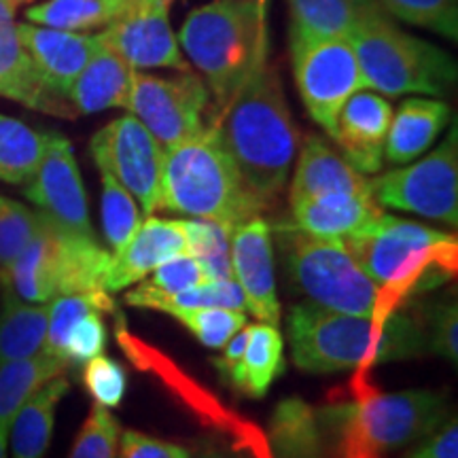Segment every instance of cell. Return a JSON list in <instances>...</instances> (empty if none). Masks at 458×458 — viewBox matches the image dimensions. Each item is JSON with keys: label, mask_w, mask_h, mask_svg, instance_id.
<instances>
[{"label": "cell", "mask_w": 458, "mask_h": 458, "mask_svg": "<svg viewBox=\"0 0 458 458\" xmlns=\"http://www.w3.org/2000/svg\"><path fill=\"white\" fill-rule=\"evenodd\" d=\"M128 3H131V4H136V3H140V0H128Z\"/></svg>", "instance_id": "49"}, {"label": "cell", "mask_w": 458, "mask_h": 458, "mask_svg": "<svg viewBox=\"0 0 458 458\" xmlns=\"http://www.w3.org/2000/svg\"><path fill=\"white\" fill-rule=\"evenodd\" d=\"M365 88L377 94L442 98L456 81V62L437 45L403 32L376 0H363L351 37Z\"/></svg>", "instance_id": "7"}, {"label": "cell", "mask_w": 458, "mask_h": 458, "mask_svg": "<svg viewBox=\"0 0 458 458\" xmlns=\"http://www.w3.org/2000/svg\"><path fill=\"white\" fill-rule=\"evenodd\" d=\"M179 41L182 55L208 85L215 113H219L267 62V0H213L202 4L187 15Z\"/></svg>", "instance_id": "4"}, {"label": "cell", "mask_w": 458, "mask_h": 458, "mask_svg": "<svg viewBox=\"0 0 458 458\" xmlns=\"http://www.w3.org/2000/svg\"><path fill=\"white\" fill-rule=\"evenodd\" d=\"M371 193L369 179L317 134L306 136L289 191V204L320 193Z\"/></svg>", "instance_id": "22"}, {"label": "cell", "mask_w": 458, "mask_h": 458, "mask_svg": "<svg viewBox=\"0 0 458 458\" xmlns=\"http://www.w3.org/2000/svg\"><path fill=\"white\" fill-rule=\"evenodd\" d=\"M327 439L318 411L306 401L286 399L276 405L272 444L278 458H327Z\"/></svg>", "instance_id": "28"}, {"label": "cell", "mask_w": 458, "mask_h": 458, "mask_svg": "<svg viewBox=\"0 0 458 458\" xmlns=\"http://www.w3.org/2000/svg\"><path fill=\"white\" fill-rule=\"evenodd\" d=\"M26 0H0V98L20 102L32 111L72 119L71 102L57 98L45 88L30 55L17 37L15 13Z\"/></svg>", "instance_id": "19"}, {"label": "cell", "mask_w": 458, "mask_h": 458, "mask_svg": "<svg viewBox=\"0 0 458 458\" xmlns=\"http://www.w3.org/2000/svg\"><path fill=\"white\" fill-rule=\"evenodd\" d=\"M9 452V427L0 425V458H7Z\"/></svg>", "instance_id": "48"}, {"label": "cell", "mask_w": 458, "mask_h": 458, "mask_svg": "<svg viewBox=\"0 0 458 458\" xmlns=\"http://www.w3.org/2000/svg\"><path fill=\"white\" fill-rule=\"evenodd\" d=\"M159 208L216 221L232 232L267 206L246 185L210 123L196 139L164 148Z\"/></svg>", "instance_id": "5"}, {"label": "cell", "mask_w": 458, "mask_h": 458, "mask_svg": "<svg viewBox=\"0 0 458 458\" xmlns=\"http://www.w3.org/2000/svg\"><path fill=\"white\" fill-rule=\"evenodd\" d=\"M246 342H249V325H246L244 329H240L236 335L229 340L225 346V351H223V354L219 359H215V368L216 371H219L221 377H225L232 374V369L236 368V365L242 360V354H244V348H246Z\"/></svg>", "instance_id": "46"}, {"label": "cell", "mask_w": 458, "mask_h": 458, "mask_svg": "<svg viewBox=\"0 0 458 458\" xmlns=\"http://www.w3.org/2000/svg\"><path fill=\"white\" fill-rule=\"evenodd\" d=\"M68 368V360L47 351L0 365V425L9 427L17 410L49 380L66 376Z\"/></svg>", "instance_id": "29"}, {"label": "cell", "mask_w": 458, "mask_h": 458, "mask_svg": "<svg viewBox=\"0 0 458 458\" xmlns=\"http://www.w3.org/2000/svg\"><path fill=\"white\" fill-rule=\"evenodd\" d=\"M182 232L187 240V255L198 259L208 280H232V232L221 223L208 219H185Z\"/></svg>", "instance_id": "34"}, {"label": "cell", "mask_w": 458, "mask_h": 458, "mask_svg": "<svg viewBox=\"0 0 458 458\" xmlns=\"http://www.w3.org/2000/svg\"><path fill=\"white\" fill-rule=\"evenodd\" d=\"M232 270L233 280L244 295V306L259 323H280L276 297V267H274L272 227L263 216L240 223L232 229Z\"/></svg>", "instance_id": "16"}, {"label": "cell", "mask_w": 458, "mask_h": 458, "mask_svg": "<svg viewBox=\"0 0 458 458\" xmlns=\"http://www.w3.org/2000/svg\"><path fill=\"white\" fill-rule=\"evenodd\" d=\"M24 196L68 232L94 236L89 202L79 172L71 140L57 131H47V147L37 172L24 185Z\"/></svg>", "instance_id": "14"}, {"label": "cell", "mask_w": 458, "mask_h": 458, "mask_svg": "<svg viewBox=\"0 0 458 458\" xmlns=\"http://www.w3.org/2000/svg\"><path fill=\"white\" fill-rule=\"evenodd\" d=\"M172 0H140L128 13L111 21L100 32L102 43L117 51L136 71L174 68L189 71L176 34L170 26Z\"/></svg>", "instance_id": "15"}, {"label": "cell", "mask_w": 458, "mask_h": 458, "mask_svg": "<svg viewBox=\"0 0 458 458\" xmlns=\"http://www.w3.org/2000/svg\"><path fill=\"white\" fill-rule=\"evenodd\" d=\"M208 278H206L198 259H193L187 253L176 255L164 261L162 266H157L156 270L148 274V278L140 280L136 289L125 293V303L134 308H147L148 310L153 301L182 293V291L202 284Z\"/></svg>", "instance_id": "33"}, {"label": "cell", "mask_w": 458, "mask_h": 458, "mask_svg": "<svg viewBox=\"0 0 458 458\" xmlns=\"http://www.w3.org/2000/svg\"><path fill=\"white\" fill-rule=\"evenodd\" d=\"M344 458H376L416 445L448 420V399L435 391L377 393L365 385L354 401L318 411Z\"/></svg>", "instance_id": "6"}, {"label": "cell", "mask_w": 458, "mask_h": 458, "mask_svg": "<svg viewBox=\"0 0 458 458\" xmlns=\"http://www.w3.org/2000/svg\"><path fill=\"white\" fill-rule=\"evenodd\" d=\"M102 181L100 215L102 229H105L106 244L111 246V255L119 253L123 244L128 242L131 233L136 232L140 223L139 204L131 198V193L119 182L108 170H98Z\"/></svg>", "instance_id": "35"}, {"label": "cell", "mask_w": 458, "mask_h": 458, "mask_svg": "<svg viewBox=\"0 0 458 458\" xmlns=\"http://www.w3.org/2000/svg\"><path fill=\"white\" fill-rule=\"evenodd\" d=\"M182 253H187L182 223L148 216L139 223L123 249L111 255L105 289L108 293L128 289V286L145 280L164 261Z\"/></svg>", "instance_id": "20"}, {"label": "cell", "mask_w": 458, "mask_h": 458, "mask_svg": "<svg viewBox=\"0 0 458 458\" xmlns=\"http://www.w3.org/2000/svg\"><path fill=\"white\" fill-rule=\"evenodd\" d=\"M363 0H289L291 37H351Z\"/></svg>", "instance_id": "32"}, {"label": "cell", "mask_w": 458, "mask_h": 458, "mask_svg": "<svg viewBox=\"0 0 458 458\" xmlns=\"http://www.w3.org/2000/svg\"><path fill=\"white\" fill-rule=\"evenodd\" d=\"M391 119V102L368 89L351 96L337 114L331 139L340 148L342 157L360 174H377L385 165V145Z\"/></svg>", "instance_id": "18"}, {"label": "cell", "mask_w": 458, "mask_h": 458, "mask_svg": "<svg viewBox=\"0 0 458 458\" xmlns=\"http://www.w3.org/2000/svg\"><path fill=\"white\" fill-rule=\"evenodd\" d=\"M458 308L454 300L425 303L414 320L425 335L427 351L456 365L458 360Z\"/></svg>", "instance_id": "38"}, {"label": "cell", "mask_w": 458, "mask_h": 458, "mask_svg": "<svg viewBox=\"0 0 458 458\" xmlns=\"http://www.w3.org/2000/svg\"><path fill=\"white\" fill-rule=\"evenodd\" d=\"M284 272L293 291L327 310L374 317L380 286L360 270L342 240L317 238L293 223L276 227Z\"/></svg>", "instance_id": "9"}, {"label": "cell", "mask_w": 458, "mask_h": 458, "mask_svg": "<svg viewBox=\"0 0 458 458\" xmlns=\"http://www.w3.org/2000/svg\"><path fill=\"white\" fill-rule=\"evenodd\" d=\"M134 7L128 0H45L26 9L30 24L83 32L105 28Z\"/></svg>", "instance_id": "30"}, {"label": "cell", "mask_w": 458, "mask_h": 458, "mask_svg": "<svg viewBox=\"0 0 458 458\" xmlns=\"http://www.w3.org/2000/svg\"><path fill=\"white\" fill-rule=\"evenodd\" d=\"M286 334L293 363L308 374H335L428 352L414 317L401 310L380 320L301 301L289 310Z\"/></svg>", "instance_id": "2"}, {"label": "cell", "mask_w": 458, "mask_h": 458, "mask_svg": "<svg viewBox=\"0 0 458 458\" xmlns=\"http://www.w3.org/2000/svg\"><path fill=\"white\" fill-rule=\"evenodd\" d=\"M283 351V335L274 325H250L242 360L227 376L229 385L236 388L238 393L246 394V397H266L272 382L276 380L284 368Z\"/></svg>", "instance_id": "27"}, {"label": "cell", "mask_w": 458, "mask_h": 458, "mask_svg": "<svg viewBox=\"0 0 458 458\" xmlns=\"http://www.w3.org/2000/svg\"><path fill=\"white\" fill-rule=\"evenodd\" d=\"M174 318L206 348L221 351L225 344L246 327V314L229 308H202V310L179 312Z\"/></svg>", "instance_id": "39"}, {"label": "cell", "mask_w": 458, "mask_h": 458, "mask_svg": "<svg viewBox=\"0 0 458 458\" xmlns=\"http://www.w3.org/2000/svg\"><path fill=\"white\" fill-rule=\"evenodd\" d=\"M191 450L181 444L151 437L134 428H125L119 435L117 456L114 458H191Z\"/></svg>", "instance_id": "44"}, {"label": "cell", "mask_w": 458, "mask_h": 458, "mask_svg": "<svg viewBox=\"0 0 458 458\" xmlns=\"http://www.w3.org/2000/svg\"><path fill=\"white\" fill-rule=\"evenodd\" d=\"M71 388L66 376H57L38 388L30 399L17 410L9 425L11 454L13 458H43L54 437L55 410Z\"/></svg>", "instance_id": "26"}, {"label": "cell", "mask_w": 458, "mask_h": 458, "mask_svg": "<svg viewBox=\"0 0 458 458\" xmlns=\"http://www.w3.org/2000/svg\"><path fill=\"white\" fill-rule=\"evenodd\" d=\"M382 215L371 193H320L291 204V223L317 238L344 240Z\"/></svg>", "instance_id": "21"}, {"label": "cell", "mask_w": 458, "mask_h": 458, "mask_svg": "<svg viewBox=\"0 0 458 458\" xmlns=\"http://www.w3.org/2000/svg\"><path fill=\"white\" fill-rule=\"evenodd\" d=\"M388 15L405 24L458 38V0H376Z\"/></svg>", "instance_id": "37"}, {"label": "cell", "mask_w": 458, "mask_h": 458, "mask_svg": "<svg viewBox=\"0 0 458 458\" xmlns=\"http://www.w3.org/2000/svg\"><path fill=\"white\" fill-rule=\"evenodd\" d=\"M199 458H249L242 452H233V450H223V448H213L206 450Z\"/></svg>", "instance_id": "47"}, {"label": "cell", "mask_w": 458, "mask_h": 458, "mask_svg": "<svg viewBox=\"0 0 458 458\" xmlns=\"http://www.w3.org/2000/svg\"><path fill=\"white\" fill-rule=\"evenodd\" d=\"M47 335V303L21 300L0 274V365L34 357Z\"/></svg>", "instance_id": "25"}, {"label": "cell", "mask_w": 458, "mask_h": 458, "mask_svg": "<svg viewBox=\"0 0 458 458\" xmlns=\"http://www.w3.org/2000/svg\"><path fill=\"white\" fill-rule=\"evenodd\" d=\"M108 266L111 250L96 236L68 232L41 215L30 242L0 274L21 300L47 303L55 295H111L105 289Z\"/></svg>", "instance_id": "8"}, {"label": "cell", "mask_w": 458, "mask_h": 458, "mask_svg": "<svg viewBox=\"0 0 458 458\" xmlns=\"http://www.w3.org/2000/svg\"><path fill=\"white\" fill-rule=\"evenodd\" d=\"M106 325L100 310H89L68 329L62 346V357L71 368H83L88 360L105 352L106 348Z\"/></svg>", "instance_id": "43"}, {"label": "cell", "mask_w": 458, "mask_h": 458, "mask_svg": "<svg viewBox=\"0 0 458 458\" xmlns=\"http://www.w3.org/2000/svg\"><path fill=\"white\" fill-rule=\"evenodd\" d=\"M210 102L202 74L182 71L174 77H157L136 71L128 111L168 148L196 139L208 128Z\"/></svg>", "instance_id": "12"}, {"label": "cell", "mask_w": 458, "mask_h": 458, "mask_svg": "<svg viewBox=\"0 0 458 458\" xmlns=\"http://www.w3.org/2000/svg\"><path fill=\"white\" fill-rule=\"evenodd\" d=\"M450 106L437 98L403 100L397 113H393L391 128L386 134L385 159L393 165L414 162L427 153L437 136L450 123Z\"/></svg>", "instance_id": "24"}, {"label": "cell", "mask_w": 458, "mask_h": 458, "mask_svg": "<svg viewBox=\"0 0 458 458\" xmlns=\"http://www.w3.org/2000/svg\"><path fill=\"white\" fill-rule=\"evenodd\" d=\"M371 196L382 208L405 210L445 225H458V136L456 125L435 151L414 164L369 179Z\"/></svg>", "instance_id": "10"}, {"label": "cell", "mask_w": 458, "mask_h": 458, "mask_svg": "<svg viewBox=\"0 0 458 458\" xmlns=\"http://www.w3.org/2000/svg\"><path fill=\"white\" fill-rule=\"evenodd\" d=\"M98 170H108L131 193L145 215L159 208L164 147L134 114H123L96 131L89 142Z\"/></svg>", "instance_id": "13"}, {"label": "cell", "mask_w": 458, "mask_h": 458, "mask_svg": "<svg viewBox=\"0 0 458 458\" xmlns=\"http://www.w3.org/2000/svg\"><path fill=\"white\" fill-rule=\"evenodd\" d=\"M122 425L105 405H91L83 427L79 428L68 458H114Z\"/></svg>", "instance_id": "40"}, {"label": "cell", "mask_w": 458, "mask_h": 458, "mask_svg": "<svg viewBox=\"0 0 458 458\" xmlns=\"http://www.w3.org/2000/svg\"><path fill=\"white\" fill-rule=\"evenodd\" d=\"M210 123L250 191L272 206L284 191L300 142L276 66L263 62Z\"/></svg>", "instance_id": "1"}, {"label": "cell", "mask_w": 458, "mask_h": 458, "mask_svg": "<svg viewBox=\"0 0 458 458\" xmlns=\"http://www.w3.org/2000/svg\"><path fill=\"white\" fill-rule=\"evenodd\" d=\"M202 308H229V310H246L242 289L236 280H206V283L191 286L172 297H164L151 303L148 310H159L164 314L191 312Z\"/></svg>", "instance_id": "36"}, {"label": "cell", "mask_w": 458, "mask_h": 458, "mask_svg": "<svg viewBox=\"0 0 458 458\" xmlns=\"http://www.w3.org/2000/svg\"><path fill=\"white\" fill-rule=\"evenodd\" d=\"M47 147V131L0 114V182L26 185L37 172Z\"/></svg>", "instance_id": "31"}, {"label": "cell", "mask_w": 458, "mask_h": 458, "mask_svg": "<svg viewBox=\"0 0 458 458\" xmlns=\"http://www.w3.org/2000/svg\"><path fill=\"white\" fill-rule=\"evenodd\" d=\"M83 386L96 403L113 410L122 405L128 391V374L119 360L98 354L83 365Z\"/></svg>", "instance_id": "42"}, {"label": "cell", "mask_w": 458, "mask_h": 458, "mask_svg": "<svg viewBox=\"0 0 458 458\" xmlns=\"http://www.w3.org/2000/svg\"><path fill=\"white\" fill-rule=\"evenodd\" d=\"M136 68H131L117 51L102 43L88 66L68 91V102L77 114H91L106 108H128Z\"/></svg>", "instance_id": "23"}, {"label": "cell", "mask_w": 458, "mask_h": 458, "mask_svg": "<svg viewBox=\"0 0 458 458\" xmlns=\"http://www.w3.org/2000/svg\"><path fill=\"white\" fill-rule=\"evenodd\" d=\"M414 458H458V425L456 418L445 420L431 435L420 439L414 450L410 452Z\"/></svg>", "instance_id": "45"}, {"label": "cell", "mask_w": 458, "mask_h": 458, "mask_svg": "<svg viewBox=\"0 0 458 458\" xmlns=\"http://www.w3.org/2000/svg\"><path fill=\"white\" fill-rule=\"evenodd\" d=\"M405 458H414V456H410V454H408V456H405Z\"/></svg>", "instance_id": "50"}, {"label": "cell", "mask_w": 458, "mask_h": 458, "mask_svg": "<svg viewBox=\"0 0 458 458\" xmlns=\"http://www.w3.org/2000/svg\"><path fill=\"white\" fill-rule=\"evenodd\" d=\"M342 242L380 286L374 314L380 320L401 310L411 295L448 283L456 274V238L416 221L382 213Z\"/></svg>", "instance_id": "3"}, {"label": "cell", "mask_w": 458, "mask_h": 458, "mask_svg": "<svg viewBox=\"0 0 458 458\" xmlns=\"http://www.w3.org/2000/svg\"><path fill=\"white\" fill-rule=\"evenodd\" d=\"M41 215L0 193V267L9 266L37 232Z\"/></svg>", "instance_id": "41"}, {"label": "cell", "mask_w": 458, "mask_h": 458, "mask_svg": "<svg viewBox=\"0 0 458 458\" xmlns=\"http://www.w3.org/2000/svg\"><path fill=\"white\" fill-rule=\"evenodd\" d=\"M291 62L308 114L327 136H334L342 106L357 91L368 89L351 41L344 37H291Z\"/></svg>", "instance_id": "11"}, {"label": "cell", "mask_w": 458, "mask_h": 458, "mask_svg": "<svg viewBox=\"0 0 458 458\" xmlns=\"http://www.w3.org/2000/svg\"><path fill=\"white\" fill-rule=\"evenodd\" d=\"M17 37L30 55L45 88L68 102V91L102 47L100 34L55 30L37 24H17Z\"/></svg>", "instance_id": "17"}]
</instances>
